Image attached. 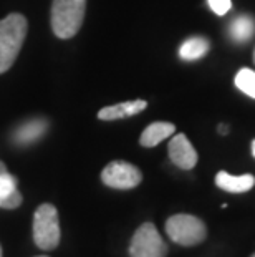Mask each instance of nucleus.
I'll return each mask as SVG.
<instances>
[{
  "mask_svg": "<svg viewBox=\"0 0 255 257\" xmlns=\"http://www.w3.org/2000/svg\"><path fill=\"white\" fill-rule=\"evenodd\" d=\"M27 19L22 14H10L0 20V73L12 67L27 37Z\"/></svg>",
  "mask_w": 255,
  "mask_h": 257,
  "instance_id": "nucleus-1",
  "label": "nucleus"
},
{
  "mask_svg": "<svg viewBox=\"0 0 255 257\" xmlns=\"http://www.w3.org/2000/svg\"><path fill=\"white\" fill-rule=\"evenodd\" d=\"M86 0H53L52 29L58 38H72L83 25Z\"/></svg>",
  "mask_w": 255,
  "mask_h": 257,
  "instance_id": "nucleus-2",
  "label": "nucleus"
},
{
  "mask_svg": "<svg viewBox=\"0 0 255 257\" xmlns=\"http://www.w3.org/2000/svg\"><path fill=\"white\" fill-rule=\"evenodd\" d=\"M166 234L172 242L191 247L204 242L207 237V227L192 214H174L166 221Z\"/></svg>",
  "mask_w": 255,
  "mask_h": 257,
  "instance_id": "nucleus-3",
  "label": "nucleus"
},
{
  "mask_svg": "<svg viewBox=\"0 0 255 257\" xmlns=\"http://www.w3.org/2000/svg\"><path fill=\"white\" fill-rule=\"evenodd\" d=\"M34 240L42 250H53L60 242L58 211L52 204H42L34 216Z\"/></svg>",
  "mask_w": 255,
  "mask_h": 257,
  "instance_id": "nucleus-4",
  "label": "nucleus"
},
{
  "mask_svg": "<svg viewBox=\"0 0 255 257\" xmlns=\"http://www.w3.org/2000/svg\"><path fill=\"white\" fill-rule=\"evenodd\" d=\"M166 254L167 245L154 224H141L129 244V257H166Z\"/></svg>",
  "mask_w": 255,
  "mask_h": 257,
  "instance_id": "nucleus-5",
  "label": "nucleus"
},
{
  "mask_svg": "<svg viewBox=\"0 0 255 257\" xmlns=\"http://www.w3.org/2000/svg\"><path fill=\"white\" fill-rule=\"evenodd\" d=\"M101 179L108 188L113 189H133L143 181L139 169L126 161H111L101 171Z\"/></svg>",
  "mask_w": 255,
  "mask_h": 257,
  "instance_id": "nucleus-6",
  "label": "nucleus"
},
{
  "mask_svg": "<svg viewBox=\"0 0 255 257\" xmlns=\"http://www.w3.org/2000/svg\"><path fill=\"white\" fill-rule=\"evenodd\" d=\"M171 161L181 169H192L197 165V153L186 135H176L167 146Z\"/></svg>",
  "mask_w": 255,
  "mask_h": 257,
  "instance_id": "nucleus-7",
  "label": "nucleus"
},
{
  "mask_svg": "<svg viewBox=\"0 0 255 257\" xmlns=\"http://www.w3.org/2000/svg\"><path fill=\"white\" fill-rule=\"evenodd\" d=\"M215 184L217 188H220L222 191L232 194H240L247 193L255 186V178L252 174H240V176H234L229 174L227 171H219L215 176Z\"/></svg>",
  "mask_w": 255,
  "mask_h": 257,
  "instance_id": "nucleus-8",
  "label": "nucleus"
},
{
  "mask_svg": "<svg viewBox=\"0 0 255 257\" xmlns=\"http://www.w3.org/2000/svg\"><path fill=\"white\" fill-rule=\"evenodd\" d=\"M146 106H148V101H144V100L118 103V105H111V106H106V108H103V110H100L98 118L105 119V121L128 118V116H133V114H138L141 111H144Z\"/></svg>",
  "mask_w": 255,
  "mask_h": 257,
  "instance_id": "nucleus-9",
  "label": "nucleus"
},
{
  "mask_svg": "<svg viewBox=\"0 0 255 257\" xmlns=\"http://www.w3.org/2000/svg\"><path fill=\"white\" fill-rule=\"evenodd\" d=\"M176 126L172 123H167V121H156V123H151L148 128L143 131L139 138V143L141 146L144 148H154L164 141L166 138H169L171 135H174Z\"/></svg>",
  "mask_w": 255,
  "mask_h": 257,
  "instance_id": "nucleus-10",
  "label": "nucleus"
},
{
  "mask_svg": "<svg viewBox=\"0 0 255 257\" xmlns=\"http://www.w3.org/2000/svg\"><path fill=\"white\" fill-rule=\"evenodd\" d=\"M255 35V19L252 15H237L229 25V37L235 43H245Z\"/></svg>",
  "mask_w": 255,
  "mask_h": 257,
  "instance_id": "nucleus-11",
  "label": "nucleus"
},
{
  "mask_svg": "<svg viewBox=\"0 0 255 257\" xmlns=\"http://www.w3.org/2000/svg\"><path fill=\"white\" fill-rule=\"evenodd\" d=\"M47 121L45 119H32V121L22 124V126L14 133V141L19 145H29L34 143L42 135L47 131Z\"/></svg>",
  "mask_w": 255,
  "mask_h": 257,
  "instance_id": "nucleus-12",
  "label": "nucleus"
},
{
  "mask_svg": "<svg viewBox=\"0 0 255 257\" xmlns=\"http://www.w3.org/2000/svg\"><path fill=\"white\" fill-rule=\"evenodd\" d=\"M209 48H210V43L207 38L192 37V38H187L181 45V48H179V57L182 60H186V62H194V60H199L207 55Z\"/></svg>",
  "mask_w": 255,
  "mask_h": 257,
  "instance_id": "nucleus-13",
  "label": "nucleus"
},
{
  "mask_svg": "<svg viewBox=\"0 0 255 257\" xmlns=\"http://www.w3.org/2000/svg\"><path fill=\"white\" fill-rule=\"evenodd\" d=\"M235 86L247 96L255 100V72L250 68H242L235 75Z\"/></svg>",
  "mask_w": 255,
  "mask_h": 257,
  "instance_id": "nucleus-14",
  "label": "nucleus"
},
{
  "mask_svg": "<svg viewBox=\"0 0 255 257\" xmlns=\"http://www.w3.org/2000/svg\"><path fill=\"white\" fill-rule=\"evenodd\" d=\"M207 4H209L210 10H212L215 15H220V17L229 12L232 7L230 0H207Z\"/></svg>",
  "mask_w": 255,
  "mask_h": 257,
  "instance_id": "nucleus-15",
  "label": "nucleus"
},
{
  "mask_svg": "<svg viewBox=\"0 0 255 257\" xmlns=\"http://www.w3.org/2000/svg\"><path fill=\"white\" fill-rule=\"evenodd\" d=\"M219 133L220 135H227V133H229V126H225V124H220V126H219Z\"/></svg>",
  "mask_w": 255,
  "mask_h": 257,
  "instance_id": "nucleus-16",
  "label": "nucleus"
},
{
  "mask_svg": "<svg viewBox=\"0 0 255 257\" xmlns=\"http://www.w3.org/2000/svg\"><path fill=\"white\" fill-rule=\"evenodd\" d=\"M252 155H253V158H255V140L252 141Z\"/></svg>",
  "mask_w": 255,
  "mask_h": 257,
  "instance_id": "nucleus-17",
  "label": "nucleus"
},
{
  "mask_svg": "<svg viewBox=\"0 0 255 257\" xmlns=\"http://www.w3.org/2000/svg\"><path fill=\"white\" fill-rule=\"evenodd\" d=\"M253 63H255V50H253Z\"/></svg>",
  "mask_w": 255,
  "mask_h": 257,
  "instance_id": "nucleus-18",
  "label": "nucleus"
},
{
  "mask_svg": "<svg viewBox=\"0 0 255 257\" xmlns=\"http://www.w3.org/2000/svg\"><path fill=\"white\" fill-rule=\"evenodd\" d=\"M0 257H2V247H0Z\"/></svg>",
  "mask_w": 255,
  "mask_h": 257,
  "instance_id": "nucleus-19",
  "label": "nucleus"
},
{
  "mask_svg": "<svg viewBox=\"0 0 255 257\" xmlns=\"http://www.w3.org/2000/svg\"><path fill=\"white\" fill-rule=\"evenodd\" d=\"M39 257H48V255H39Z\"/></svg>",
  "mask_w": 255,
  "mask_h": 257,
  "instance_id": "nucleus-20",
  "label": "nucleus"
},
{
  "mask_svg": "<svg viewBox=\"0 0 255 257\" xmlns=\"http://www.w3.org/2000/svg\"><path fill=\"white\" fill-rule=\"evenodd\" d=\"M252 257H255V254H253V255H252Z\"/></svg>",
  "mask_w": 255,
  "mask_h": 257,
  "instance_id": "nucleus-21",
  "label": "nucleus"
}]
</instances>
